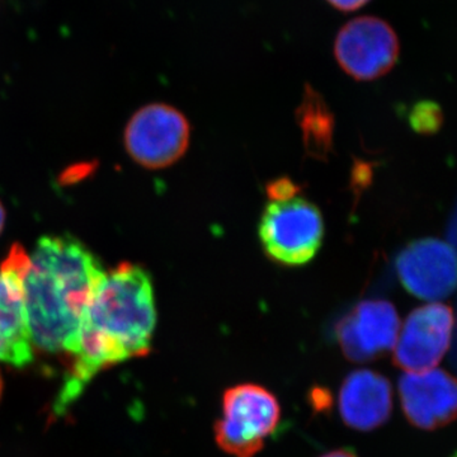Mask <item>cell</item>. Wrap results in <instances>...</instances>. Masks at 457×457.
Masks as SVG:
<instances>
[{"instance_id": "obj_1", "label": "cell", "mask_w": 457, "mask_h": 457, "mask_svg": "<svg viewBox=\"0 0 457 457\" xmlns=\"http://www.w3.org/2000/svg\"><path fill=\"white\" fill-rule=\"evenodd\" d=\"M156 327L154 286L139 264L121 263L106 272L84 312L73 369L55 404L62 413L108 366L145 356Z\"/></svg>"}, {"instance_id": "obj_2", "label": "cell", "mask_w": 457, "mask_h": 457, "mask_svg": "<svg viewBox=\"0 0 457 457\" xmlns=\"http://www.w3.org/2000/svg\"><path fill=\"white\" fill-rule=\"evenodd\" d=\"M104 275L101 261L77 237H41L23 278L33 345L73 354L84 312Z\"/></svg>"}, {"instance_id": "obj_3", "label": "cell", "mask_w": 457, "mask_h": 457, "mask_svg": "<svg viewBox=\"0 0 457 457\" xmlns=\"http://www.w3.org/2000/svg\"><path fill=\"white\" fill-rule=\"evenodd\" d=\"M281 420L275 394L257 384L228 387L222 396V416L213 426L215 441L233 457H254Z\"/></svg>"}, {"instance_id": "obj_4", "label": "cell", "mask_w": 457, "mask_h": 457, "mask_svg": "<svg viewBox=\"0 0 457 457\" xmlns=\"http://www.w3.org/2000/svg\"><path fill=\"white\" fill-rule=\"evenodd\" d=\"M258 233L270 260L284 266H303L323 243V216L305 198L272 201L264 209Z\"/></svg>"}, {"instance_id": "obj_5", "label": "cell", "mask_w": 457, "mask_h": 457, "mask_svg": "<svg viewBox=\"0 0 457 457\" xmlns=\"http://www.w3.org/2000/svg\"><path fill=\"white\" fill-rule=\"evenodd\" d=\"M191 126L185 114L165 104H150L132 114L125 147L132 161L147 170H163L187 152Z\"/></svg>"}, {"instance_id": "obj_6", "label": "cell", "mask_w": 457, "mask_h": 457, "mask_svg": "<svg viewBox=\"0 0 457 457\" xmlns=\"http://www.w3.org/2000/svg\"><path fill=\"white\" fill-rule=\"evenodd\" d=\"M398 36L378 17L354 18L342 27L335 42V55L345 73L370 82L389 73L398 62Z\"/></svg>"}, {"instance_id": "obj_7", "label": "cell", "mask_w": 457, "mask_h": 457, "mask_svg": "<svg viewBox=\"0 0 457 457\" xmlns=\"http://www.w3.org/2000/svg\"><path fill=\"white\" fill-rule=\"evenodd\" d=\"M29 254L14 245L0 266V362L25 368L33 360L23 278Z\"/></svg>"}, {"instance_id": "obj_8", "label": "cell", "mask_w": 457, "mask_h": 457, "mask_svg": "<svg viewBox=\"0 0 457 457\" xmlns=\"http://www.w3.org/2000/svg\"><path fill=\"white\" fill-rule=\"evenodd\" d=\"M396 272L409 294L438 303L457 288V253L449 243L436 237L416 240L400 252Z\"/></svg>"}, {"instance_id": "obj_9", "label": "cell", "mask_w": 457, "mask_h": 457, "mask_svg": "<svg viewBox=\"0 0 457 457\" xmlns=\"http://www.w3.org/2000/svg\"><path fill=\"white\" fill-rule=\"evenodd\" d=\"M453 312L449 306L431 303L409 314L395 345V361L407 372L435 369L449 350Z\"/></svg>"}, {"instance_id": "obj_10", "label": "cell", "mask_w": 457, "mask_h": 457, "mask_svg": "<svg viewBox=\"0 0 457 457\" xmlns=\"http://www.w3.org/2000/svg\"><path fill=\"white\" fill-rule=\"evenodd\" d=\"M399 315L386 300H363L336 326V339L345 356L369 362L392 351L398 341Z\"/></svg>"}, {"instance_id": "obj_11", "label": "cell", "mask_w": 457, "mask_h": 457, "mask_svg": "<svg viewBox=\"0 0 457 457\" xmlns=\"http://www.w3.org/2000/svg\"><path fill=\"white\" fill-rule=\"evenodd\" d=\"M399 395L405 417L418 428H440L457 417V380L444 370L407 372Z\"/></svg>"}, {"instance_id": "obj_12", "label": "cell", "mask_w": 457, "mask_h": 457, "mask_svg": "<svg viewBox=\"0 0 457 457\" xmlns=\"http://www.w3.org/2000/svg\"><path fill=\"white\" fill-rule=\"evenodd\" d=\"M338 409L343 422L350 428L362 432L378 428L392 416V385L378 372L356 370L343 381Z\"/></svg>"}, {"instance_id": "obj_13", "label": "cell", "mask_w": 457, "mask_h": 457, "mask_svg": "<svg viewBox=\"0 0 457 457\" xmlns=\"http://www.w3.org/2000/svg\"><path fill=\"white\" fill-rule=\"evenodd\" d=\"M296 117L303 130L306 152L314 158H326L332 147L335 116L320 93L312 89L309 84L305 86Z\"/></svg>"}, {"instance_id": "obj_14", "label": "cell", "mask_w": 457, "mask_h": 457, "mask_svg": "<svg viewBox=\"0 0 457 457\" xmlns=\"http://www.w3.org/2000/svg\"><path fill=\"white\" fill-rule=\"evenodd\" d=\"M409 122L413 130L420 134H435L442 125L440 107L433 102H420L409 114Z\"/></svg>"}, {"instance_id": "obj_15", "label": "cell", "mask_w": 457, "mask_h": 457, "mask_svg": "<svg viewBox=\"0 0 457 457\" xmlns=\"http://www.w3.org/2000/svg\"><path fill=\"white\" fill-rule=\"evenodd\" d=\"M300 188L296 183L288 179H279L267 186V194L272 201H285L296 197Z\"/></svg>"}, {"instance_id": "obj_16", "label": "cell", "mask_w": 457, "mask_h": 457, "mask_svg": "<svg viewBox=\"0 0 457 457\" xmlns=\"http://www.w3.org/2000/svg\"><path fill=\"white\" fill-rule=\"evenodd\" d=\"M330 5L342 12H353L368 4L370 0H327Z\"/></svg>"}, {"instance_id": "obj_17", "label": "cell", "mask_w": 457, "mask_h": 457, "mask_svg": "<svg viewBox=\"0 0 457 457\" xmlns=\"http://www.w3.org/2000/svg\"><path fill=\"white\" fill-rule=\"evenodd\" d=\"M320 457H357V455L353 451L341 449L330 451V453H327L326 455Z\"/></svg>"}, {"instance_id": "obj_18", "label": "cell", "mask_w": 457, "mask_h": 457, "mask_svg": "<svg viewBox=\"0 0 457 457\" xmlns=\"http://www.w3.org/2000/svg\"><path fill=\"white\" fill-rule=\"evenodd\" d=\"M5 225V210L2 203H0V234H2L3 228Z\"/></svg>"}, {"instance_id": "obj_19", "label": "cell", "mask_w": 457, "mask_h": 457, "mask_svg": "<svg viewBox=\"0 0 457 457\" xmlns=\"http://www.w3.org/2000/svg\"><path fill=\"white\" fill-rule=\"evenodd\" d=\"M2 390H3V380H2V375H0V395H2Z\"/></svg>"}]
</instances>
